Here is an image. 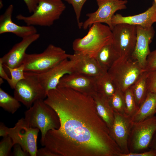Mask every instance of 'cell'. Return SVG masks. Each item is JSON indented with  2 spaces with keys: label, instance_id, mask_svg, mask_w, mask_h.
Returning <instances> with one entry per match:
<instances>
[{
  "label": "cell",
  "instance_id": "obj_23",
  "mask_svg": "<svg viewBox=\"0 0 156 156\" xmlns=\"http://www.w3.org/2000/svg\"><path fill=\"white\" fill-rule=\"evenodd\" d=\"M148 73L144 72L130 87L136 103L139 107L145 100L148 92L147 79Z\"/></svg>",
  "mask_w": 156,
  "mask_h": 156
},
{
  "label": "cell",
  "instance_id": "obj_26",
  "mask_svg": "<svg viewBox=\"0 0 156 156\" xmlns=\"http://www.w3.org/2000/svg\"><path fill=\"white\" fill-rule=\"evenodd\" d=\"M108 100L109 104L114 112L125 115V104L124 92L117 88L113 95Z\"/></svg>",
  "mask_w": 156,
  "mask_h": 156
},
{
  "label": "cell",
  "instance_id": "obj_10",
  "mask_svg": "<svg viewBox=\"0 0 156 156\" xmlns=\"http://www.w3.org/2000/svg\"><path fill=\"white\" fill-rule=\"evenodd\" d=\"M40 130L30 127L24 118L18 120L14 127L9 128L8 135L14 145L19 144L31 156H36L37 139Z\"/></svg>",
  "mask_w": 156,
  "mask_h": 156
},
{
  "label": "cell",
  "instance_id": "obj_8",
  "mask_svg": "<svg viewBox=\"0 0 156 156\" xmlns=\"http://www.w3.org/2000/svg\"><path fill=\"white\" fill-rule=\"evenodd\" d=\"M156 132V116L133 123L129 140V153L145 151Z\"/></svg>",
  "mask_w": 156,
  "mask_h": 156
},
{
  "label": "cell",
  "instance_id": "obj_38",
  "mask_svg": "<svg viewBox=\"0 0 156 156\" xmlns=\"http://www.w3.org/2000/svg\"><path fill=\"white\" fill-rule=\"evenodd\" d=\"M4 67L2 62L0 60V76L8 82L10 78L8 77L6 73Z\"/></svg>",
  "mask_w": 156,
  "mask_h": 156
},
{
  "label": "cell",
  "instance_id": "obj_16",
  "mask_svg": "<svg viewBox=\"0 0 156 156\" xmlns=\"http://www.w3.org/2000/svg\"><path fill=\"white\" fill-rule=\"evenodd\" d=\"M40 37V34L37 33L23 38L20 42L15 44L8 52L0 58L4 66L14 68L22 64L27 49Z\"/></svg>",
  "mask_w": 156,
  "mask_h": 156
},
{
  "label": "cell",
  "instance_id": "obj_9",
  "mask_svg": "<svg viewBox=\"0 0 156 156\" xmlns=\"http://www.w3.org/2000/svg\"><path fill=\"white\" fill-rule=\"evenodd\" d=\"M80 58V54L75 53L69 58L61 62L48 71L37 74L38 78L47 94L49 90L56 88L65 75L75 73Z\"/></svg>",
  "mask_w": 156,
  "mask_h": 156
},
{
  "label": "cell",
  "instance_id": "obj_43",
  "mask_svg": "<svg viewBox=\"0 0 156 156\" xmlns=\"http://www.w3.org/2000/svg\"></svg>",
  "mask_w": 156,
  "mask_h": 156
},
{
  "label": "cell",
  "instance_id": "obj_6",
  "mask_svg": "<svg viewBox=\"0 0 156 156\" xmlns=\"http://www.w3.org/2000/svg\"><path fill=\"white\" fill-rule=\"evenodd\" d=\"M66 8L62 0H38L36 9L31 15L25 16L19 14L16 18L28 25L50 27L59 19Z\"/></svg>",
  "mask_w": 156,
  "mask_h": 156
},
{
  "label": "cell",
  "instance_id": "obj_21",
  "mask_svg": "<svg viewBox=\"0 0 156 156\" xmlns=\"http://www.w3.org/2000/svg\"><path fill=\"white\" fill-rule=\"evenodd\" d=\"M92 97L98 114L110 129L114 121V112L109 104L108 99L97 92Z\"/></svg>",
  "mask_w": 156,
  "mask_h": 156
},
{
  "label": "cell",
  "instance_id": "obj_4",
  "mask_svg": "<svg viewBox=\"0 0 156 156\" xmlns=\"http://www.w3.org/2000/svg\"><path fill=\"white\" fill-rule=\"evenodd\" d=\"M145 71L131 56H120L107 71L117 88L123 92Z\"/></svg>",
  "mask_w": 156,
  "mask_h": 156
},
{
  "label": "cell",
  "instance_id": "obj_32",
  "mask_svg": "<svg viewBox=\"0 0 156 156\" xmlns=\"http://www.w3.org/2000/svg\"><path fill=\"white\" fill-rule=\"evenodd\" d=\"M148 73V92H156V69Z\"/></svg>",
  "mask_w": 156,
  "mask_h": 156
},
{
  "label": "cell",
  "instance_id": "obj_34",
  "mask_svg": "<svg viewBox=\"0 0 156 156\" xmlns=\"http://www.w3.org/2000/svg\"><path fill=\"white\" fill-rule=\"evenodd\" d=\"M120 156H156V152L150 149L139 153H130L127 154H122Z\"/></svg>",
  "mask_w": 156,
  "mask_h": 156
},
{
  "label": "cell",
  "instance_id": "obj_31",
  "mask_svg": "<svg viewBox=\"0 0 156 156\" xmlns=\"http://www.w3.org/2000/svg\"><path fill=\"white\" fill-rule=\"evenodd\" d=\"M156 69V49L151 52L146 61L145 71L148 72L152 71Z\"/></svg>",
  "mask_w": 156,
  "mask_h": 156
},
{
  "label": "cell",
  "instance_id": "obj_41",
  "mask_svg": "<svg viewBox=\"0 0 156 156\" xmlns=\"http://www.w3.org/2000/svg\"><path fill=\"white\" fill-rule=\"evenodd\" d=\"M3 4L2 3V1L0 0V8H1L3 6V5H2Z\"/></svg>",
  "mask_w": 156,
  "mask_h": 156
},
{
  "label": "cell",
  "instance_id": "obj_3",
  "mask_svg": "<svg viewBox=\"0 0 156 156\" xmlns=\"http://www.w3.org/2000/svg\"><path fill=\"white\" fill-rule=\"evenodd\" d=\"M24 118L30 127L38 128L40 131L41 144L47 132L58 129L60 125L59 119L56 112L42 99L35 101L25 112Z\"/></svg>",
  "mask_w": 156,
  "mask_h": 156
},
{
  "label": "cell",
  "instance_id": "obj_1",
  "mask_svg": "<svg viewBox=\"0 0 156 156\" xmlns=\"http://www.w3.org/2000/svg\"><path fill=\"white\" fill-rule=\"evenodd\" d=\"M44 102L56 112L59 128L49 131L42 145L57 156H120V149L98 114L93 97L57 87Z\"/></svg>",
  "mask_w": 156,
  "mask_h": 156
},
{
  "label": "cell",
  "instance_id": "obj_39",
  "mask_svg": "<svg viewBox=\"0 0 156 156\" xmlns=\"http://www.w3.org/2000/svg\"><path fill=\"white\" fill-rule=\"evenodd\" d=\"M149 148H150V149L153 150L156 152V132L149 144Z\"/></svg>",
  "mask_w": 156,
  "mask_h": 156
},
{
  "label": "cell",
  "instance_id": "obj_29",
  "mask_svg": "<svg viewBox=\"0 0 156 156\" xmlns=\"http://www.w3.org/2000/svg\"><path fill=\"white\" fill-rule=\"evenodd\" d=\"M64 0L72 5L76 15L78 27L81 29L83 24V23L80 21L81 11L83 5L87 0Z\"/></svg>",
  "mask_w": 156,
  "mask_h": 156
},
{
  "label": "cell",
  "instance_id": "obj_25",
  "mask_svg": "<svg viewBox=\"0 0 156 156\" xmlns=\"http://www.w3.org/2000/svg\"><path fill=\"white\" fill-rule=\"evenodd\" d=\"M0 106L6 111L14 114L20 107V102L0 88Z\"/></svg>",
  "mask_w": 156,
  "mask_h": 156
},
{
  "label": "cell",
  "instance_id": "obj_28",
  "mask_svg": "<svg viewBox=\"0 0 156 156\" xmlns=\"http://www.w3.org/2000/svg\"><path fill=\"white\" fill-rule=\"evenodd\" d=\"M6 68L9 70L11 75V78L7 82L10 88L14 89L17 83L25 78L24 65L22 64L19 66L14 68Z\"/></svg>",
  "mask_w": 156,
  "mask_h": 156
},
{
  "label": "cell",
  "instance_id": "obj_37",
  "mask_svg": "<svg viewBox=\"0 0 156 156\" xmlns=\"http://www.w3.org/2000/svg\"><path fill=\"white\" fill-rule=\"evenodd\" d=\"M9 128L6 127L3 123L0 125V136L4 137L8 135Z\"/></svg>",
  "mask_w": 156,
  "mask_h": 156
},
{
  "label": "cell",
  "instance_id": "obj_19",
  "mask_svg": "<svg viewBox=\"0 0 156 156\" xmlns=\"http://www.w3.org/2000/svg\"><path fill=\"white\" fill-rule=\"evenodd\" d=\"M79 53L80 58L75 73L96 78L107 71L101 67L95 58Z\"/></svg>",
  "mask_w": 156,
  "mask_h": 156
},
{
  "label": "cell",
  "instance_id": "obj_30",
  "mask_svg": "<svg viewBox=\"0 0 156 156\" xmlns=\"http://www.w3.org/2000/svg\"><path fill=\"white\" fill-rule=\"evenodd\" d=\"M14 145L12 140L9 135L3 137L0 142V156H8Z\"/></svg>",
  "mask_w": 156,
  "mask_h": 156
},
{
  "label": "cell",
  "instance_id": "obj_18",
  "mask_svg": "<svg viewBox=\"0 0 156 156\" xmlns=\"http://www.w3.org/2000/svg\"><path fill=\"white\" fill-rule=\"evenodd\" d=\"M14 10L12 4L9 5L0 16V34L11 33L22 38L37 33L34 26H20L14 23L12 16Z\"/></svg>",
  "mask_w": 156,
  "mask_h": 156
},
{
  "label": "cell",
  "instance_id": "obj_35",
  "mask_svg": "<svg viewBox=\"0 0 156 156\" xmlns=\"http://www.w3.org/2000/svg\"><path fill=\"white\" fill-rule=\"evenodd\" d=\"M57 156L47 147L45 146L38 150L36 156Z\"/></svg>",
  "mask_w": 156,
  "mask_h": 156
},
{
  "label": "cell",
  "instance_id": "obj_2",
  "mask_svg": "<svg viewBox=\"0 0 156 156\" xmlns=\"http://www.w3.org/2000/svg\"><path fill=\"white\" fill-rule=\"evenodd\" d=\"M112 30L108 25L95 23L83 37L75 39L72 47L74 52L95 58L101 48L112 42Z\"/></svg>",
  "mask_w": 156,
  "mask_h": 156
},
{
  "label": "cell",
  "instance_id": "obj_15",
  "mask_svg": "<svg viewBox=\"0 0 156 156\" xmlns=\"http://www.w3.org/2000/svg\"><path fill=\"white\" fill-rule=\"evenodd\" d=\"M137 38L132 57L136 60L144 70L147 57L151 52L149 45L154 36L153 27L145 28L136 26Z\"/></svg>",
  "mask_w": 156,
  "mask_h": 156
},
{
  "label": "cell",
  "instance_id": "obj_13",
  "mask_svg": "<svg viewBox=\"0 0 156 156\" xmlns=\"http://www.w3.org/2000/svg\"><path fill=\"white\" fill-rule=\"evenodd\" d=\"M132 123L131 118L114 112V121L109 129L110 133L122 154L129 153L128 142Z\"/></svg>",
  "mask_w": 156,
  "mask_h": 156
},
{
  "label": "cell",
  "instance_id": "obj_22",
  "mask_svg": "<svg viewBox=\"0 0 156 156\" xmlns=\"http://www.w3.org/2000/svg\"><path fill=\"white\" fill-rule=\"evenodd\" d=\"M120 57L111 42L103 46L97 53L95 58L101 67L107 71Z\"/></svg>",
  "mask_w": 156,
  "mask_h": 156
},
{
  "label": "cell",
  "instance_id": "obj_36",
  "mask_svg": "<svg viewBox=\"0 0 156 156\" xmlns=\"http://www.w3.org/2000/svg\"><path fill=\"white\" fill-rule=\"evenodd\" d=\"M29 13H33L37 6L38 0H23Z\"/></svg>",
  "mask_w": 156,
  "mask_h": 156
},
{
  "label": "cell",
  "instance_id": "obj_17",
  "mask_svg": "<svg viewBox=\"0 0 156 156\" xmlns=\"http://www.w3.org/2000/svg\"><path fill=\"white\" fill-rule=\"evenodd\" d=\"M156 22V4L154 2L152 5L144 12L134 15L124 16L116 14L113 16L112 23L114 27L120 23L139 26L145 28H150Z\"/></svg>",
  "mask_w": 156,
  "mask_h": 156
},
{
  "label": "cell",
  "instance_id": "obj_12",
  "mask_svg": "<svg viewBox=\"0 0 156 156\" xmlns=\"http://www.w3.org/2000/svg\"><path fill=\"white\" fill-rule=\"evenodd\" d=\"M112 32V44L120 56H131L136 41V26L118 24L114 26Z\"/></svg>",
  "mask_w": 156,
  "mask_h": 156
},
{
  "label": "cell",
  "instance_id": "obj_20",
  "mask_svg": "<svg viewBox=\"0 0 156 156\" xmlns=\"http://www.w3.org/2000/svg\"><path fill=\"white\" fill-rule=\"evenodd\" d=\"M156 111V92H148L138 109L131 118L133 123L143 121L154 116Z\"/></svg>",
  "mask_w": 156,
  "mask_h": 156
},
{
  "label": "cell",
  "instance_id": "obj_7",
  "mask_svg": "<svg viewBox=\"0 0 156 156\" xmlns=\"http://www.w3.org/2000/svg\"><path fill=\"white\" fill-rule=\"evenodd\" d=\"M24 74L25 78L20 81L14 89V97L29 108L37 100L46 98L47 93L37 74L27 71Z\"/></svg>",
  "mask_w": 156,
  "mask_h": 156
},
{
  "label": "cell",
  "instance_id": "obj_33",
  "mask_svg": "<svg viewBox=\"0 0 156 156\" xmlns=\"http://www.w3.org/2000/svg\"><path fill=\"white\" fill-rule=\"evenodd\" d=\"M12 155L14 156H29V153L24 151L21 146L18 144H14L13 146Z\"/></svg>",
  "mask_w": 156,
  "mask_h": 156
},
{
  "label": "cell",
  "instance_id": "obj_11",
  "mask_svg": "<svg viewBox=\"0 0 156 156\" xmlns=\"http://www.w3.org/2000/svg\"><path fill=\"white\" fill-rule=\"evenodd\" d=\"M97 9L93 12L86 14L88 18L83 23L82 27L84 30L95 23H105L110 28H113L112 19L117 11L127 8V0H96Z\"/></svg>",
  "mask_w": 156,
  "mask_h": 156
},
{
  "label": "cell",
  "instance_id": "obj_42",
  "mask_svg": "<svg viewBox=\"0 0 156 156\" xmlns=\"http://www.w3.org/2000/svg\"><path fill=\"white\" fill-rule=\"evenodd\" d=\"M153 0L154 1V2L155 3V4H156V0Z\"/></svg>",
  "mask_w": 156,
  "mask_h": 156
},
{
  "label": "cell",
  "instance_id": "obj_24",
  "mask_svg": "<svg viewBox=\"0 0 156 156\" xmlns=\"http://www.w3.org/2000/svg\"><path fill=\"white\" fill-rule=\"evenodd\" d=\"M96 78L97 92L108 99L113 95L117 88L107 71Z\"/></svg>",
  "mask_w": 156,
  "mask_h": 156
},
{
  "label": "cell",
  "instance_id": "obj_27",
  "mask_svg": "<svg viewBox=\"0 0 156 156\" xmlns=\"http://www.w3.org/2000/svg\"><path fill=\"white\" fill-rule=\"evenodd\" d=\"M125 104V115L131 118L137 111L139 107L137 105L132 90L129 88L124 92Z\"/></svg>",
  "mask_w": 156,
  "mask_h": 156
},
{
  "label": "cell",
  "instance_id": "obj_5",
  "mask_svg": "<svg viewBox=\"0 0 156 156\" xmlns=\"http://www.w3.org/2000/svg\"><path fill=\"white\" fill-rule=\"evenodd\" d=\"M70 55L61 48L50 44L40 53L25 54L23 64L24 71L38 74L46 72Z\"/></svg>",
  "mask_w": 156,
  "mask_h": 156
},
{
  "label": "cell",
  "instance_id": "obj_14",
  "mask_svg": "<svg viewBox=\"0 0 156 156\" xmlns=\"http://www.w3.org/2000/svg\"><path fill=\"white\" fill-rule=\"evenodd\" d=\"M57 87L70 88L92 96L97 92L96 78L76 73L64 76Z\"/></svg>",
  "mask_w": 156,
  "mask_h": 156
},
{
  "label": "cell",
  "instance_id": "obj_40",
  "mask_svg": "<svg viewBox=\"0 0 156 156\" xmlns=\"http://www.w3.org/2000/svg\"><path fill=\"white\" fill-rule=\"evenodd\" d=\"M3 79L1 77H0V85L2 83H3L4 82L3 81Z\"/></svg>",
  "mask_w": 156,
  "mask_h": 156
}]
</instances>
